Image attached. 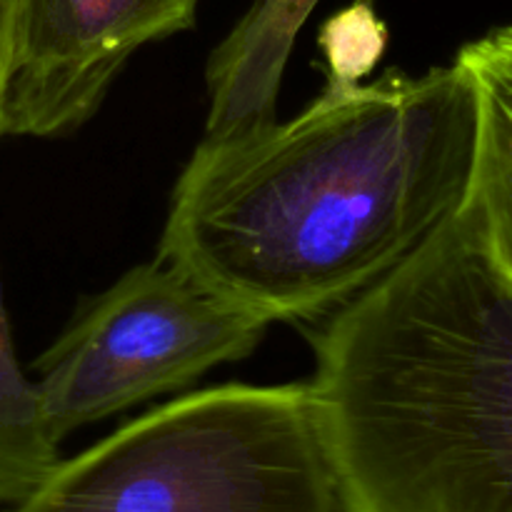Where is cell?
I'll use <instances>...</instances> for the list:
<instances>
[{"label":"cell","instance_id":"obj_1","mask_svg":"<svg viewBox=\"0 0 512 512\" xmlns=\"http://www.w3.org/2000/svg\"><path fill=\"white\" fill-rule=\"evenodd\" d=\"M475 93L458 63L328 83L295 118L203 138L158 260L258 318L315 320L468 203Z\"/></svg>","mask_w":512,"mask_h":512},{"label":"cell","instance_id":"obj_3","mask_svg":"<svg viewBox=\"0 0 512 512\" xmlns=\"http://www.w3.org/2000/svg\"><path fill=\"white\" fill-rule=\"evenodd\" d=\"M8 512H340L310 383L220 385L130 420Z\"/></svg>","mask_w":512,"mask_h":512},{"label":"cell","instance_id":"obj_9","mask_svg":"<svg viewBox=\"0 0 512 512\" xmlns=\"http://www.w3.org/2000/svg\"><path fill=\"white\" fill-rule=\"evenodd\" d=\"M385 25L375 15L373 3L355 0L323 25L320 45L330 68L328 83H360L378 63L385 48Z\"/></svg>","mask_w":512,"mask_h":512},{"label":"cell","instance_id":"obj_7","mask_svg":"<svg viewBox=\"0 0 512 512\" xmlns=\"http://www.w3.org/2000/svg\"><path fill=\"white\" fill-rule=\"evenodd\" d=\"M475 93V158L468 205L490 258L512 280V25L488 30L455 55Z\"/></svg>","mask_w":512,"mask_h":512},{"label":"cell","instance_id":"obj_6","mask_svg":"<svg viewBox=\"0 0 512 512\" xmlns=\"http://www.w3.org/2000/svg\"><path fill=\"white\" fill-rule=\"evenodd\" d=\"M320 0H255L205 68L210 108L205 138L275 120L280 83L295 38Z\"/></svg>","mask_w":512,"mask_h":512},{"label":"cell","instance_id":"obj_2","mask_svg":"<svg viewBox=\"0 0 512 512\" xmlns=\"http://www.w3.org/2000/svg\"><path fill=\"white\" fill-rule=\"evenodd\" d=\"M310 343L340 512H512V280L468 203Z\"/></svg>","mask_w":512,"mask_h":512},{"label":"cell","instance_id":"obj_4","mask_svg":"<svg viewBox=\"0 0 512 512\" xmlns=\"http://www.w3.org/2000/svg\"><path fill=\"white\" fill-rule=\"evenodd\" d=\"M268 325L163 260L128 270L35 363L53 433L63 443L83 425L248 358Z\"/></svg>","mask_w":512,"mask_h":512},{"label":"cell","instance_id":"obj_5","mask_svg":"<svg viewBox=\"0 0 512 512\" xmlns=\"http://www.w3.org/2000/svg\"><path fill=\"white\" fill-rule=\"evenodd\" d=\"M198 0H20L3 135L53 138L98 110L125 60L195 25Z\"/></svg>","mask_w":512,"mask_h":512},{"label":"cell","instance_id":"obj_10","mask_svg":"<svg viewBox=\"0 0 512 512\" xmlns=\"http://www.w3.org/2000/svg\"><path fill=\"white\" fill-rule=\"evenodd\" d=\"M20 28V0H0V138H3V105L15 63Z\"/></svg>","mask_w":512,"mask_h":512},{"label":"cell","instance_id":"obj_8","mask_svg":"<svg viewBox=\"0 0 512 512\" xmlns=\"http://www.w3.org/2000/svg\"><path fill=\"white\" fill-rule=\"evenodd\" d=\"M63 460L35 380L20 370L0 290V505L28 498Z\"/></svg>","mask_w":512,"mask_h":512}]
</instances>
